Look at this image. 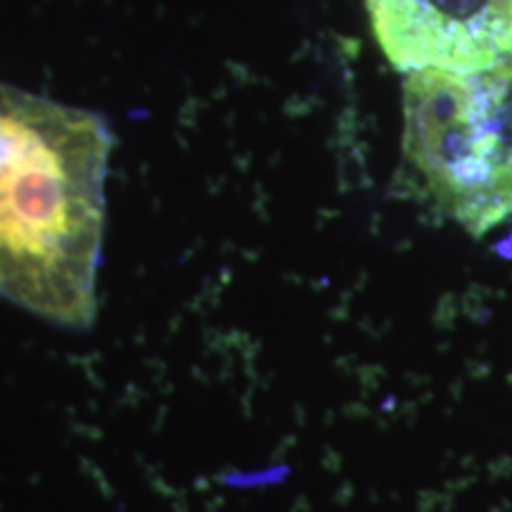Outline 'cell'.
<instances>
[{
  "label": "cell",
  "mask_w": 512,
  "mask_h": 512,
  "mask_svg": "<svg viewBox=\"0 0 512 512\" xmlns=\"http://www.w3.org/2000/svg\"><path fill=\"white\" fill-rule=\"evenodd\" d=\"M110 131L0 81V297L83 330L95 318Z\"/></svg>",
  "instance_id": "6da1fadb"
},
{
  "label": "cell",
  "mask_w": 512,
  "mask_h": 512,
  "mask_svg": "<svg viewBox=\"0 0 512 512\" xmlns=\"http://www.w3.org/2000/svg\"><path fill=\"white\" fill-rule=\"evenodd\" d=\"M406 157L434 202L472 235L512 216V57L418 69L403 83Z\"/></svg>",
  "instance_id": "7a4b0ae2"
},
{
  "label": "cell",
  "mask_w": 512,
  "mask_h": 512,
  "mask_svg": "<svg viewBox=\"0 0 512 512\" xmlns=\"http://www.w3.org/2000/svg\"><path fill=\"white\" fill-rule=\"evenodd\" d=\"M366 8L382 53L406 74L512 57V0H366Z\"/></svg>",
  "instance_id": "3957f363"
}]
</instances>
